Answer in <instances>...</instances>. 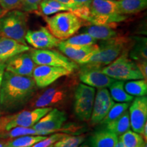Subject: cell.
<instances>
[{
    "label": "cell",
    "mask_w": 147,
    "mask_h": 147,
    "mask_svg": "<svg viewBox=\"0 0 147 147\" xmlns=\"http://www.w3.org/2000/svg\"><path fill=\"white\" fill-rule=\"evenodd\" d=\"M37 89L32 77L4 70L0 88L1 113H14L25 107L36 95Z\"/></svg>",
    "instance_id": "1"
},
{
    "label": "cell",
    "mask_w": 147,
    "mask_h": 147,
    "mask_svg": "<svg viewBox=\"0 0 147 147\" xmlns=\"http://www.w3.org/2000/svg\"><path fill=\"white\" fill-rule=\"evenodd\" d=\"M74 80L65 79L61 82L53 84L47 88L41 93L37 94L30 101V107L34 109L37 108L56 107L63 108L71 97Z\"/></svg>",
    "instance_id": "2"
},
{
    "label": "cell",
    "mask_w": 147,
    "mask_h": 147,
    "mask_svg": "<svg viewBox=\"0 0 147 147\" xmlns=\"http://www.w3.org/2000/svg\"><path fill=\"white\" fill-rule=\"evenodd\" d=\"M49 32L61 41L73 36L83 25V21L71 12H61L51 16H45Z\"/></svg>",
    "instance_id": "3"
},
{
    "label": "cell",
    "mask_w": 147,
    "mask_h": 147,
    "mask_svg": "<svg viewBox=\"0 0 147 147\" xmlns=\"http://www.w3.org/2000/svg\"><path fill=\"white\" fill-rule=\"evenodd\" d=\"M126 19L127 16L119 12L117 0H93L87 22L91 25L110 26Z\"/></svg>",
    "instance_id": "4"
},
{
    "label": "cell",
    "mask_w": 147,
    "mask_h": 147,
    "mask_svg": "<svg viewBox=\"0 0 147 147\" xmlns=\"http://www.w3.org/2000/svg\"><path fill=\"white\" fill-rule=\"evenodd\" d=\"M28 14L20 10L7 12L0 17V36L27 45L25 36L28 31Z\"/></svg>",
    "instance_id": "5"
},
{
    "label": "cell",
    "mask_w": 147,
    "mask_h": 147,
    "mask_svg": "<svg viewBox=\"0 0 147 147\" xmlns=\"http://www.w3.org/2000/svg\"><path fill=\"white\" fill-rule=\"evenodd\" d=\"M127 45L128 40L121 37L104 40L99 45V50L83 65L102 69L120 56L125 51Z\"/></svg>",
    "instance_id": "6"
},
{
    "label": "cell",
    "mask_w": 147,
    "mask_h": 147,
    "mask_svg": "<svg viewBox=\"0 0 147 147\" xmlns=\"http://www.w3.org/2000/svg\"><path fill=\"white\" fill-rule=\"evenodd\" d=\"M102 71L110 78L120 81L144 79L136 62L129 57L126 51L111 63L103 67Z\"/></svg>",
    "instance_id": "7"
},
{
    "label": "cell",
    "mask_w": 147,
    "mask_h": 147,
    "mask_svg": "<svg viewBox=\"0 0 147 147\" xmlns=\"http://www.w3.org/2000/svg\"><path fill=\"white\" fill-rule=\"evenodd\" d=\"M53 108H37L22 110L13 115L0 116V134L10 131L16 127H32Z\"/></svg>",
    "instance_id": "8"
},
{
    "label": "cell",
    "mask_w": 147,
    "mask_h": 147,
    "mask_svg": "<svg viewBox=\"0 0 147 147\" xmlns=\"http://www.w3.org/2000/svg\"><path fill=\"white\" fill-rule=\"evenodd\" d=\"M95 96V88L83 83L79 84L74 92V110L80 120L88 121L91 119Z\"/></svg>",
    "instance_id": "9"
},
{
    "label": "cell",
    "mask_w": 147,
    "mask_h": 147,
    "mask_svg": "<svg viewBox=\"0 0 147 147\" xmlns=\"http://www.w3.org/2000/svg\"><path fill=\"white\" fill-rule=\"evenodd\" d=\"M29 53L33 61L37 65H44L63 67L71 73L78 69L77 63L59 51L53 49H34Z\"/></svg>",
    "instance_id": "10"
},
{
    "label": "cell",
    "mask_w": 147,
    "mask_h": 147,
    "mask_svg": "<svg viewBox=\"0 0 147 147\" xmlns=\"http://www.w3.org/2000/svg\"><path fill=\"white\" fill-rule=\"evenodd\" d=\"M71 74V71L63 67L41 65L36 66L33 71L32 78L37 87L45 89L62 77L69 76Z\"/></svg>",
    "instance_id": "11"
},
{
    "label": "cell",
    "mask_w": 147,
    "mask_h": 147,
    "mask_svg": "<svg viewBox=\"0 0 147 147\" xmlns=\"http://www.w3.org/2000/svg\"><path fill=\"white\" fill-rule=\"evenodd\" d=\"M25 39L26 43L35 49L40 50L53 49L57 47L61 41L45 27H40L35 30H28L25 34Z\"/></svg>",
    "instance_id": "12"
},
{
    "label": "cell",
    "mask_w": 147,
    "mask_h": 147,
    "mask_svg": "<svg viewBox=\"0 0 147 147\" xmlns=\"http://www.w3.org/2000/svg\"><path fill=\"white\" fill-rule=\"evenodd\" d=\"M58 49L62 54L77 64L83 65L87 63L88 59L99 50V45L76 46L66 44L60 41L58 45Z\"/></svg>",
    "instance_id": "13"
},
{
    "label": "cell",
    "mask_w": 147,
    "mask_h": 147,
    "mask_svg": "<svg viewBox=\"0 0 147 147\" xmlns=\"http://www.w3.org/2000/svg\"><path fill=\"white\" fill-rule=\"evenodd\" d=\"M66 120L67 117L65 112L54 108L40 119L32 127L37 131H42L49 135L59 131Z\"/></svg>",
    "instance_id": "14"
},
{
    "label": "cell",
    "mask_w": 147,
    "mask_h": 147,
    "mask_svg": "<svg viewBox=\"0 0 147 147\" xmlns=\"http://www.w3.org/2000/svg\"><path fill=\"white\" fill-rule=\"evenodd\" d=\"M28 52L20 53L4 62L5 70L19 76L32 77L33 71L37 65Z\"/></svg>",
    "instance_id": "15"
},
{
    "label": "cell",
    "mask_w": 147,
    "mask_h": 147,
    "mask_svg": "<svg viewBox=\"0 0 147 147\" xmlns=\"http://www.w3.org/2000/svg\"><path fill=\"white\" fill-rule=\"evenodd\" d=\"M115 102L110 96L109 91L106 88L98 89L93 102V110L91 116V123L93 125L100 123L107 115Z\"/></svg>",
    "instance_id": "16"
},
{
    "label": "cell",
    "mask_w": 147,
    "mask_h": 147,
    "mask_svg": "<svg viewBox=\"0 0 147 147\" xmlns=\"http://www.w3.org/2000/svg\"><path fill=\"white\" fill-rule=\"evenodd\" d=\"M81 65L82 68L79 74V79L84 84L93 88L103 89L108 87L116 80L102 73L101 68Z\"/></svg>",
    "instance_id": "17"
},
{
    "label": "cell",
    "mask_w": 147,
    "mask_h": 147,
    "mask_svg": "<svg viewBox=\"0 0 147 147\" xmlns=\"http://www.w3.org/2000/svg\"><path fill=\"white\" fill-rule=\"evenodd\" d=\"M130 126L134 131L140 134L146 123L147 119V97H137L133 100L129 110Z\"/></svg>",
    "instance_id": "18"
},
{
    "label": "cell",
    "mask_w": 147,
    "mask_h": 147,
    "mask_svg": "<svg viewBox=\"0 0 147 147\" xmlns=\"http://www.w3.org/2000/svg\"><path fill=\"white\" fill-rule=\"evenodd\" d=\"M30 51L27 45L11 38L0 36V62H5L20 53Z\"/></svg>",
    "instance_id": "19"
},
{
    "label": "cell",
    "mask_w": 147,
    "mask_h": 147,
    "mask_svg": "<svg viewBox=\"0 0 147 147\" xmlns=\"http://www.w3.org/2000/svg\"><path fill=\"white\" fill-rule=\"evenodd\" d=\"M118 142V136L107 129L95 132L90 140L91 147H115Z\"/></svg>",
    "instance_id": "20"
},
{
    "label": "cell",
    "mask_w": 147,
    "mask_h": 147,
    "mask_svg": "<svg viewBox=\"0 0 147 147\" xmlns=\"http://www.w3.org/2000/svg\"><path fill=\"white\" fill-rule=\"evenodd\" d=\"M83 33L89 34L96 40H107L117 36V32L108 25H91L85 27Z\"/></svg>",
    "instance_id": "21"
},
{
    "label": "cell",
    "mask_w": 147,
    "mask_h": 147,
    "mask_svg": "<svg viewBox=\"0 0 147 147\" xmlns=\"http://www.w3.org/2000/svg\"><path fill=\"white\" fill-rule=\"evenodd\" d=\"M117 5L119 12L127 16L146 10L147 0H117Z\"/></svg>",
    "instance_id": "22"
},
{
    "label": "cell",
    "mask_w": 147,
    "mask_h": 147,
    "mask_svg": "<svg viewBox=\"0 0 147 147\" xmlns=\"http://www.w3.org/2000/svg\"><path fill=\"white\" fill-rule=\"evenodd\" d=\"M129 114L126 110L119 118L116 119L106 125V129L115 134L117 136H120L123 134L130 129Z\"/></svg>",
    "instance_id": "23"
},
{
    "label": "cell",
    "mask_w": 147,
    "mask_h": 147,
    "mask_svg": "<svg viewBox=\"0 0 147 147\" xmlns=\"http://www.w3.org/2000/svg\"><path fill=\"white\" fill-rule=\"evenodd\" d=\"M71 12L70 9L63 3L59 2L55 0H42L40 3L38 14H42L44 16H50L53 14L61 12Z\"/></svg>",
    "instance_id": "24"
},
{
    "label": "cell",
    "mask_w": 147,
    "mask_h": 147,
    "mask_svg": "<svg viewBox=\"0 0 147 147\" xmlns=\"http://www.w3.org/2000/svg\"><path fill=\"white\" fill-rule=\"evenodd\" d=\"M124 82L115 80L108 87L110 96L113 100L120 103L133 101L134 97L129 95L124 89Z\"/></svg>",
    "instance_id": "25"
},
{
    "label": "cell",
    "mask_w": 147,
    "mask_h": 147,
    "mask_svg": "<svg viewBox=\"0 0 147 147\" xmlns=\"http://www.w3.org/2000/svg\"><path fill=\"white\" fill-rule=\"evenodd\" d=\"M134 45L130 51L129 57L136 61L147 60V39L142 37H134Z\"/></svg>",
    "instance_id": "26"
},
{
    "label": "cell",
    "mask_w": 147,
    "mask_h": 147,
    "mask_svg": "<svg viewBox=\"0 0 147 147\" xmlns=\"http://www.w3.org/2000/svg\"><path fill=\"white\" fill-rule=\"evenodd\" d=\"M124 89L132 96H145L147 93V82L144 79L134 80L124 84Z\"/></svg>",
    "instance_id": "27"
},
{
    "label": "cell",
    "mask_w": 147,
    "mask_h": 147,
    "mask_svg": "<svg viewBox=\"0 0 147 147\" xmlns=\"http://www.w3.org/2000/svg\"><path fill=\"white\" fill-rule=\"evenodd\" d=\"M46 138L45 136H24L8 141L5 147H32Z\"/></svg>",
    "instance_id": "28"
},
{
    "label": "cell",
    "mask_w": 147,
    "mask_h": 147,
    "mask_svg": "<svg viewBox=\"0 0 147 147\" xmlns=\"http://www.w3.org/2000/svg\"><path fill=\"white\" fill-rule=\"evenodd\" d=\"M24 136H47L44 132L37 131L33 127H16L10 131L0 134L1 138H15Z\"/></svg>",
    "instance_id": "29"
},
{
    "label": "cell",
    "mask_w": 147,
    "mask_h": 147,
    "mask_svg": "<svg viewBox=\"0 0 147 147\" xmlns=\"http://www.w3.org/2000/svg\"><path fill=\"white\" fill-rule=\"evenodd\" d=\"M119 141L125 147H142L146 143L140 134L130 130L121 135Z\"/></svg>",
    "instance_id": "30"
},
{
    "label": "cell",
    "mask_w": 147,
    "mask_h": 147,
    "mask_svg": "<svg viewBox=\"0 0 147 147\" xmlns=\"http://www.w3.org/2000/svg\"><path fill=\"white\" fill-rule=\"evenodd\" d=\"M129 106V105L127 102H119L117 103V104H114L113 107L109 110L107 115L101 121L100 124L105 125H106L108 123L119 118L126 110H127Z\"/></svg>",
    "instance_id": "31"
},
{
    "label": "cell",
    "mask_w": 147,
    "mask_h": 147,
    "mask_svg": "<svg viewBox=\"0 0 147 147\" xmlns=\"http://www.w3.org/2000/svg\"><path fill=\"white\" fill-rule=\"evenodd\" d=\"M92 1L93 0H74L75 9L71 12L83 21L87 22L89 17L90 5Z\"/></svg>",
    "instance_id": "32"
},
{
    "label": "cell",
    "mask_w": 147,
    "mask_h": 147,
    "mask_svg": "<svg viewBox=\"0 0 147 147\" xmlns=\"http://www.w3.org/2000/svg\"><path fill=\"white\" fill-rule=\"evenodd\" d=\"M97 40L94 39L90 35L86 34V33H82V34L73 36L70 38L64 40V42L66 44L76 46H89L93 45L96 44Z\"/></svg>",
    "instance_id": "33"
},
{
    "label": "cell",
    "mask_w": 147,
    "mask_h": 147,
    "mask_svg": "<svg viewBox=\"0 0 147 147\" xmlns=\"http://www.w3.org/2000/svg\"><path fill=\"white\" fill-rule=\"evenodd\" d=\"M84 140L83 136H71L67 135L59 140L52 147H78Z\"/></svg>",
    "instance_id": "34"
},
{
    "label": "cell",
    "mask_w": 147,
    "mask_h": 147,
    "mask_svg": "<svg viewBox=\"0 0 147 147\" xmlns=\"http://www.w3.org/2000/svg\"><path fill=\"white\" fill-rule=\"evenodd\" d=\"M67 135V134L63 133L52 134L50 136H47L46 138L33 145L32 147H52L55 143L57 142L59 140Z\"/></svg>",
    "instance_id": "35"
},
{
    "label": "cell",
    "mask_w": 147,
    "mask_h": 147,
    "mask_svg": "<svg viewBox=\"0 0 147 147\" xmlns=\"http://www.w3.org/2000/svg\"><path fill=\"white\" fill-rule=\"evenodd\" d=\"M42 0H22L21 10L27 12H38Z\"/></svg>",
    "instance_id": "36"
},
{
    "label": "cell",
    "mask_w": 147,
    "mask_h": 147,
    "mask_svg": "<svg viewBox=\"0 0 147 147\" xmlns=\"http://www.w3.org/2000/svg\"><path fill=\"white\" fill-rule=\"evenodd\" d=\"M22 0H0V6L5 12L14 10H21Z\"/></svg>",
    "instance_id": "37"
},
{
    "label": "cell",
    "mask_w": 147,
    "mask_h": 147,
    "mask_svg": "<svg viewBox=\"0 0 147 147\" xmlns=\"http://www.w3.org/2000/svg\"><path fill=\"white\" fill-rule=\"evenodd\" d=\"M136 65L139 70L140 71L141 74H142L143 78L144 80L147 78V60H142L136 61Z\"/></svg>",
    "instance_id": "38"
},
{
    "label": "cell",
    "mask_w": 147,
    "mask_h": 147,
    "mask_svg": "<svg viewBox=\"0 0 147 147\" xmlns=\"http://www.w3.org/2000/svg\"><path fill=\"white\" fill-rule=\"evenodd\" d=\"M55 1H57L59 2L63 3V5H66L67 7L70 9L71 12L74 10L75 9V3L74 0H55Z\"/></svg>",
    "instance_id": "39"
},
{
    "label": "cell",
    "mask_w": 147,
    "mask_h": 147,
    "mask_svg": "<svg viewBox=\"0 0 147 147\" xmlns=\"http://www.w3.org/2000/svg\"><path fill=\"white\" fill-rule=\"evenodd\" d=\"M5 70V63L4 62H0V88H1V83L2 80V77L3 72ZM0 115H1V110H0Z\"/></svg>",
    "instance_id": "40"
},
{
    "label": "cell",
    "mask_w": 147,
    "mask_h": 147,
    "mask_svg": "<svg viewBox=\"0 0 147 147\" xmlns=\"http://www.w3.org/2000/svg\"><path fill=\"white\" fill-rule=\"evenodd\" d=\"M140 134L141 136L143 138L144 142H146V140H147V123L145 124L144 128H143V129L142 130V131H141V133Z\"/></svg>",
    "instance_id": "41"
},
{
    "label": "cell",
    "mask_w": 147,
    "mask_h": 147,
    "mask_svg": "<svg viewBox=\"0 0 147 147\" xmlns=\"http://www.w3.org/2000/svg\"><path fill=\"white\" fill-rule=\"evenodd\" d=\"M7 12H5V11L3 10V9L1 8V6H0V17H1V16H2L3 14H5Z\"/></svg>",
    "instance_id": "42"
},
{
    "label": "cell",
    "mask_w": 147,
    "mask_h": 147,
    "mask_svg": "<svg viewBox=\"0 0 147 147\" xmlns=\"http://www.w3.org/2000/svg\"><path fill=\"white\" fill-rule=\"evenodd\" d=\"M115 147H125V146L122 143H121V142H119V141L118 143H117V145H116V146H115Z\"/></svg>",
    "instance_id": "43"
},
{
    "label": "cell",
    "mask_w": 147,
    "mask_h": 147,
    "mask_svg": "<svg viewBox=\"0 0 147 147\" xmlns=\"http://www.w3.org/2000/svg\"><path fill=\"white\" fill-rule=\"evenodd\" d=\"M5 144H6V142H3V141H0V147H5Z\"/></svg>",
    "instance_id": "44"
},
{
    "label": "cell",
    "mask_w": 147,
    "mask_h": 147,
    "mask_svg": "<svg viewBox=\"0 0 147 147\" xmlns=\"http://www.w3.org/2000/svg\"><path fill=\"white\" fill-rule=\"evenodd\" d=\"M78 147H91V146H89V145L87 144H82V145H81V146H80Z\"/></svg>",
    "instance_id": "45"
}]
</instances>
